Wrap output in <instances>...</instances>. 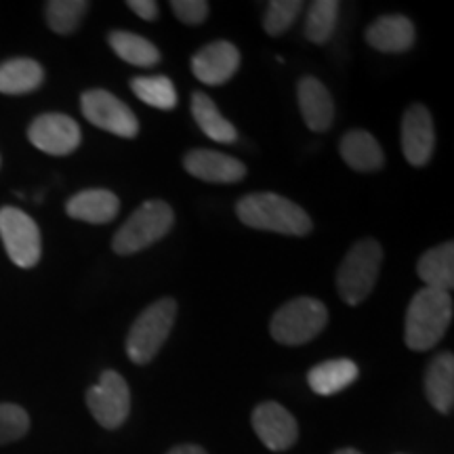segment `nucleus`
Returning a JSON list of instances; mask_svg holds the SVG:
<instances>
[{
    "label": "nucleus",
    "instance_id": "c756f323",
    "mask_svg": "<svg viewBox=\"0 0 454 454\" xmlns=\"http://www.w3.org/2000/svg\"><path fill=\"white\" fill-rule=\"evenodd\" d=\"M170 9L175 17L187 26H200L208 17V3L204 0H173Z\"/></svg>",
    "mask_w": 454,
    "mask_h": 454
},
{
    "label": "nucleus",
    "instance_id": "b1692460",
    "mask_svg": "<svg viewBox=\"0 0 454 454\" xmlns=\"http://www.w3.org/2000/svg\"><path fill=\"white\" fill-rule=\"evenodd\" d=\"M107 43H110L114 53L130 66L154 67L158 61H160V51L156 49V44L150 43L144 36H139V34L116 30L110 32Z\"/></svg>",
    "mask_w": 454,
    "mask_h": 454
},
{
    "label": "nucleus",
    "instance_id": "7c9ffc66",
    "mask_svg": "<svg viewBox=\"0 0 454 454\" xmlns=\"http://www.w3.org/2000/svg\"><path fill=\"white\" fill-rule=\"evenodd\" d=\"M129 9L144 21H154L158 17V4L154 0H129Z\"/></svg>",
    "mask_w": 454,
    "mask_h": 454
},
{
    "label": "nucleus",
    "instance_id": "bb28decb",
    "mask_svg": "<svg viewBox=\"0 0 454 454\" xmlns=\"http://www.w3.org/2000/svg\"><path fill=\"white\" fill-rule=\"evenodd\" d=\"M89 3L84 0H51L47 3V24L55 34H72L81 27Z\"/></svg>",
    "mask_w": 454,
    "mask_h": 454
},
{
    "label": "nucleus",
    "instance_id": "4468645a",
    "mask_svg": "<svg viewBox=\"0 0 454 454\" xmlns=\"http://www.w3.org/2000/svg\"><path fill=\"white\" fill-rule=\"evenodd\" d=\"M184 167L192 177L208 184H238L247 177L244 162L215 150H192L184 158Z\"/></svg>",
    "mask_w": 454,
    "mask_h": 454
},
{
    "label": "nucleus",
    "instance_id": "c85d7f7f",
    "mask_svg": "<svg viewBox=\"0 0 454 454\" xmlns=\"http://www.w3.org/2000/svg\"><path fill=\"white\" fill-rule=\"evenodd\" d=\"M30 429V417L21 406L0 404V446L21 440Z\"/></svg>",
    "mask_w": 454,
    "mask_h": 454
},
{
    "label": "nucleus",
    "instance_id": "4be33fe9",
    "mask_svg": "<svg viewBox=\"0 0 454 454\" xmlns=\"http://www.w3.org/2000/svg\"><path fill=\"white\" fill-rule=\"evenodd\" d=\"M43 82V66L38 61L30 59V57H15V59L0 64V93L3 95L32 93Z\"/></svg>",
    "mask_w": 454,
    "mask_h": 454
},
{
    "label": "nucleus",
    "instance_id": "5701e85b",
    "mask_svg": "<svg viewBox=\"0 0 454 454\" xmlns=\"http://www.w3.org/2000/svg\"><path fill=\"white\" fill-rule=\"evenodd\" d=\"M192 116L208 139L217 141V144H234L238 139L234 124L223 118L217 104L202 90H194V95H192Z\"/></svg>",
    "mask_w": 454,
    "mask_h": 454
},
{
    "label": "nucleus",
    "instance_id": "aec40b11",
    "mask_svg": "<svg viewBox=\"0 0 454 454\" xmlns=\"http://www.w3.org/2000/svg\"><path fill=\"white\" fill-rule=\"evenodd\" d=\"M360 368L354 360L348 357H337V360H326L311 368L308 372V383L317 395H334L356 381Z\"/></svg>",
    "mask_w": 454,
    "mask_h": 454
},
{
    "label": "nucleus",
    "instance_id": "393cba45",
    "mask_svg": "<svg viewBox=\"0 0 454 454\" xmlns=\"http://www.w3.org/2000/svg\"><path fill=\"white\" fill-rule=\"evenodd\" d=\"M130 90L135 98L144 101L145 106L156 107V110H175L177 106V89L168 76H137L130 81Z\"/></svg>",
    "mask_w": 454,
    "mask_h": 454
},
{
    "label": "nucleus",
    "instance_id": "412c9836",
    "mask_svg": "<svg viewBox=\"0 0 454 454\" xmlns=\"http://www.w3.org/2000/svg\"><path fill=\"white\" fill-rule=\"evenodd\" d=\"M417 274L425 286L450 293L454 286V244L444 242L419 259Z\"/></svg>",
    "mask_w": 454,
    "mask_h": 454
},
{
    "label": "nucleus",
    "instance_id": "39448f33",
    "mask_svg": "<svg viewBox=\"0 0 454 454\" xmlns=\"http://www.w3.org/2000/svg\"><path fill=\"white\" fill-rule=\"evenodd\" d=\"M175 213L167 202L147 200L124 221L112 240L114 253L135 254L152 244L162 240L173 230Z\"/></svg>",
    "mask_w": 454,
    "mask_h": 454
},
{
    "label": "nucleus",
    "instance_id": "a878e982",
    "mask_svg": "<svg viewBox=\"0 0 454 454\" xmlns=\"http://www.w3.org/2000/svg\"><path fill=\"white\" fill-rule=\"evenodd\" d=\"M339 21V3L337 0H316L311 3L305 20V38L309 43L325 44L334 34Z\"/></svg>",
    "mask_w": 454,
    "mask_h": 454
},
{
    "label": "nucleus",
    "instance_id": "2eb2a0df",
    "mask_svg": "<svg viewBox=\"0 0 454 454\" xmlns=\"http://www.w3.org/2000/svg\"><path fill=\"white\" fill-rule=\"evenodd\" d=\"M299 107L303 121L314 133H325L334 121V104L328 89L314 76L301 78L297 84Z\"/></svg>",
    "mask_w": 454,
    "mask_h": 454
},
{
    "label": "nucleus",
    "instance_id": "0eeeda50",
    "mask_svg": "<svg viewBox=\"0 0 454 454\" xmlns=\"http://www.w3.org/2000/svg\"><path fill=\"white\" fill-rule=\"evenodd\" d=\"M0 238L17 268L30 270L41 261V230L27 213L15 207L0 208Z\"/></svg>",
    "mask_w": 454,
    "mask_h": 454
},
{
    "label": "nucleus",
    "instance_id": "f257e3e1",
    "mask_svg": "<svg viewBox=\"0 0 454 454\" xmlns=\"http://www.w3.org/2000/svg\"><path fill=\"white\" fill-rule=\"evenodd\" d=\"M236 215L253 230L276 231L284 236H308L311 231L309 215L299 204L274 192H254L240 198Z\"/></svg>",
    "mask_w": 454,
    "mask_h": 454
},
{
    "label": "nucleus",
    "instance_id": "1a4fd4ad",
    "mask_svg": "<svg viewBox=\"0 0 454 454\" xmlns=\"http://www.w3.org/2000/svg\"><path fill=\"white\" fill-rule=\"evenodd\" d=\"M87 406L101 427L118 429L129 419L130 389L122 374L106 371L87 391Z\"/></svg>",
    "mask_w": 454,
    "mask_h": 454
},
{
    "label": "nucleus",
    "instance_id": "9d476101",
    "mask_svg": "<svg viewBox=\"0 0 454 454\" xmlns=\"http://www.w3.org/2000/svg\"><path fill=\"white\" fill-rule=\"evenodd\" d=\"M27 139L36 150L51 156H67L78 150L82 141L81 127L66 114H43L34 118L27 129Z\"/></svg>",
    "mask_w": 454,
    "mask_h": 454
},
{
    "label": "nucleus",
    "instance_id": "f8f14e48",
    "mask_svg": "<svg viewBox=\"0 0 454 454\" xmlns=\"http://www.w3.org/2000/svg\"><path fill=\"white\" fill-rule=\"evenodd\" d=\"M435 145L434 118L421 104H414L402 118V152L412 167H425Z\"/></svg>",
    "mask_w": 454,
    "mask_h": 454
},
{
    "label": "nucleus",
    "instance_id": "7ed1b4c3",
    "mask_svg": "<svg viewBox=\"0 0 454 454\" xmlns=\"http://www.w3.org/2000/svg\"><path fill=\"white\" fill-rule=\"evenodd\" d=\"M175 317H177V303L170 297L156 301L141 311L130 326L127 345H124L133 364L144 366L154 360L162 345L167 343L170 331H173Z\"/></svg>",
    "mask_w": 454,
    "mask_h": 454
},
{
    "label": "nucleus",
    "instance_id": "f03ea898",
    "mask_svg": "<svg viewBox=\"0 0 454 454\" xmlns=\"http://www.w3.org/2000/svg\"><path fill=\"white\" fill-rule=\"evenodd\" d=\"M452 320V297L444 291L421 288L406 311L404 337L412 351H429L444 339Z\"/></svg>",
    "mask_w": 454,
    "mask_h": 454
},
{
    "label": "nucleus",
    "instance_id": "423d86ee",
    "mask_svg": "<svg viewBox=\"0 0 454 454\" xmlns=\"http://www.w3.org/2000/svg\"><path fill=\"white\" fill-rule=\"evenodd\" d=\"M328 325V309L320 299L297 297L282 305L271 317L270 333L282 345H303Z\"/></svg>",
    "mask_w": 454,
    "mask_h": 454
},
{
    "label": "nucleus",
    "instance_id": "f3484780",
    "mask_svg": "<svg viewBox=\"0 0 454 454\" xmlns=\"http://www.w3.org/2000/svg\"><path fill=\"white\" fill-rule=\"evenodd\" d=\"M366 41L381 53H404L414 44V26L406 15H383L366 30Z\"/></svg>",
    "mask_w": 454,
    "mask_h": 454
},
{
    "label": "nucleus",
    "instance_id": "473e14b6",
    "mask_svg": "<svg viewBox=\"0 0 454 454\" xmlns=\"http://www.w3.org/2000/svg\"><path fill=\"white\" fill-rule=\"evenodd\" d=\"M334 454H362V452L354 450V448H340V450H337Z\"/></svg>",
    "mask_w": 454,
    "mask_h": 454
},
{
    "label": "nucleus",
    "instance_id": "20e7f679",
    "mask_svg": "<svg viewBox=\"0 0 454 454\" xmlns=\"http://www.w3.org/2000/svg\"><path fill=\"white\" fill-rule=\"evenodd\" d=\"M383 248L377 240H360L349 248L337 271L340 299L349 305H360L368 299L381 271Z\"/></svg>",
    "mask_w": 454,
    "mask_h": 454
},
{
    "label": "nucleus",
    "instance_id": "a211bd4d",
    "mask_svg": "<svg viewBox=\"0 0 454 454\" xmlns=\"http://www.w3.org/2000/svg\"><path fill=\"white\" fill-rule=\"evenodd\" d=\"M340 158L348 162V167L360 173H371L379 170L385 164V154L379 141L372 137L368 130H349L343 135L339 144Z\"/></svg>",
    "mask_w": 454,
    "mask_h": 454
},
{
    "label": "nucleus",
    "instance_id": "2f4dec72",
    "mask_svg": "<svg viewBox=\"0 0 454 454\" xmlns=\"http://www.w3.org/2000/svg\"><path fill=\"white\" fill-rule=\"evenodd\" d=\"M167 454H208L204 450L202 446H196V444H181V446H175L170 448Z\"/></svg>",
    "mask_w": 454,
    "mask_h": 454
},
{
    "label": "nucleus",
    "instance_id": "cd10ccee",
    "mask_svg": "<svg viewBox=\"0 0 454 454\" xmlns=\"http://www.w3.org/2000/svg\"><path fill=\"white\" fill-rule=\"evenodd\" d=\"M303 3L301 0H271L263 17V27L270 36H280L297 20Z\"/></svg>",
    "mask_w": 454,
    "mask_h": 454
},
{
    "label": "nucleus",
    "instance_id": "6e6552de",
    "mask_svg": "<svg viewBox=\"0 0 454 454\" xmlns=\"http://www.w3.org/2000/svg\"><path fill=\"white\" fill-rule=\"evenodd\" d=\"M84 118L101 130L118 135V137L133 139L139 133V121L133 110L118 99L116 95L104 89L84 90L81 98Z\"/></svg>",
    "mask_w": 454,
    "mask_h": 454
},
{
    "label": "nucleus",
    "instance_id": "9b49d317",
    "mask_svg": "<svg viewBox=\"0 0 454 454\" xmlns=\"http://www.w3.org/2000/svg\"><path fill=\"white\" fill-rule=\"evenodd\" d=\"M253 429L271 452H284L299 438L294 417L278 402H263L253 411Z\"/></svg>",
    "mask_w": 454,
    "mask_h": 454
},
{
    "label": "nucleus",
    "instance_id": "6ab92c4d",
    "mask_svg": "<svg viewBox=\"0 0 454 454\" xmlns=\"http://www.w3.org/2000/svg\"><path fill=\"white\" fill-rule=\"evenodd\" d=\"M425 394L431 406L442 414L452 412L454 406V356L450 351L434 357L425 372Z\"/></svg>",
    "mask_w": 454,
    "mask_h": 454
},
{
    "label": "nucleus",
    "instance_id": "ddd939ff",
    "mask_svg": "<svg viewBox=\"0 0 454 454\" xmlns=\"http://www.w3.org/2000/svg\"><path fill=\"white\" fill-rule=\"evenodd\" d=\"M240 67V51L234 43L215 41L202 47L192 57V72L198 81L211 87H219L231 81Z\"/></svg>",
    "mask_w": 454,
    "mask_h": 454
},
{
    "label": "nucleus",
    "instance_id": "dca6fc26",
    "mask_svg": "<svg viewBox=\"0 0 454 454\" xmlns=\"http://www.w3.org/2000/svg\"><path fill=\"white\" fill-rule=\"evenodd\" d=\"M121 211V200L110 190H84L72 196L66 204V213L72 219L84 223L104 225L116 219Z\"/></svg>",
    "mask_w": 454,
    "mask_h": 454
}]
</instances>
